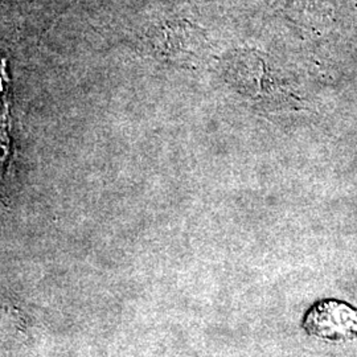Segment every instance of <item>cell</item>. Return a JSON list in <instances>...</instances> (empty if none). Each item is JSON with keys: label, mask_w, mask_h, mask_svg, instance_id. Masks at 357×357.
Instances as JSON below:
<instances>
[{"label": "cell", "mask_w": 357, "mask_h": 357, "mask_svg": "<svg viewBox=\"0 0 357 357\" xmlns=\"http://www.w3.org/2000/svg\"><path fill=\"white\" fill-rule=\"evenodd\" d=\"M310 336L332 343L357 339V308L344 301L321 299L311 307L302 321Z\"/></svg>", "instance_id": "6da1fadb"}]
</instances>
